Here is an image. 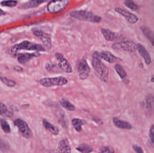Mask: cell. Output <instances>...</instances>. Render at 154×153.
Segmentation results:
<instances>
[{"label":"cell","instance_id":"1","mask_svg":"<svg viewBox=\"0 0 154 153\" xmlns=\"http://www.w3.org/2000/svg\"><path fill=\"white\" fill-rule=\"evenodd\" d=\"M92 65L99 80L103 82H107L109 79V71L108 67L101 61L99 52L97 51H95L92 54Z\"/></svg>","mask_w":154,"mask_h":153},{"label":"cell","instance_id":"2","mask_svg":"<svg viewBox=\"0 0 154 153\" xmlns=\"http://www.w3.org/2000/svg\"><path fill=\"white\" fill-rule=\"evenodd\" d=\"M69 15L79 20L84 21L93 23H99L101 21V17L91 12L86 10H78L71 12Z\"/></svg>","mask_w":154,"mask_h":153},{"label":"cell","instance_id":"3","mask_svg":"<svg viewBox=\"0 0 154 153\" xmlns=\"http://www.w3.org/2000/svg\"><path fill=\"white\" fill-rule=\"evenodd\" d=\"M21 50L36 51L37 52H44L45 49L42 45L36 44L28 40H25L20 44L14 45L10 48L11 52H16Z\"/></svg>","mask_w":154,"mask_h":153},{"label":"cell","instance_id":"4","mask_svg":"<svg viewBox=\"0 0 154 153\" xmlns=\"http://www.w3.org/2000/svg\"><path fill=\"white\" fill-rule=\"evenodd\" d=\"M40 84L45 87H50L53 86H64L67 84L68 80L62 76L54 77H47L40 79Z\"/></svg>","mask_w":154,"mask_h":153},{"label":"cell","instance_id":"5","mask_svg":"<svg viewBox=\"0 0 154 153\" xmlns=\"http://www.w3.org/2000/svg\"><path fill=\"white\" fill-rule=\"evenodd\" d=\"M69 1H51L49 2L47 5L48 11L51 13H57L63 11L68 6Z\"/></svg>","mask_w":154,"mask_h":153},{"label":"cell","instance_id":"6","mask_svg":"<svg viewBox=\"0 0 154 153\" xmlns=\"http://www.w3.org/2000/svg\"><path fill=\"white\" fill-rule=\"evenodd\" d=\"M51 105H48L51 106L54 109V113L55 116L60 125L64 128H68L69 127V121L63 110L61 109L57 103H54Z\"/></svg>","mask_w":154,"mask_h":153},{"label":"cell","instance_id":"7","mask_svg":"<svg viewBox=\"0 0 154 153\" xmlns=\"http://www.w3.org/2000/svg\"><path fill=\"white\" fill-rule=\"evenodd\" d=\"M112 48L116 50H122L128 52H135L137 49V45L132 40H123L112 44Z\"/></svg>","mask_w":154,"mask_h":153},{"label":"cell","instance_id":"8","mask_svg":"<svg viewBox=\"0 0 154 153\" xmlns=\"http://www.w3.org/2000/svg\"><path fill=\"white\" fill-rule=\"evenodd\" d=\"M14 124L17 127L22 135L25 138L29 139L32 136V133L30 128L26 122L21 119H17L14 121Z\"/></svg>","mask_w":154,"mask_h":153},{"label":"cell","instance_id":"9","mask_svg":"<svg viewBox=\"0 0 154 153\" xmlns=\"http://www.w3.org/2000/svg\"><path fill=\"white\" fill-rule=\"evenodd\" d=\"M77 71L79 72V77L81 80H85L89 77L91 69L85 59L80 60L77 65Z\"/></svg>","mask_w":154,"mask_h":153},{"label":"cell","instance_id":"10","mask_svg":"<svg viewBox=\"0 0 154 153\" xmlns=\"http://www.w3.org/2000/svg\"><path fill=\"white\" fill-rule=\"evenodd\" d=\"M55 57L58 62V66L60 70L66 73H71L72 72V67L71 64L64 57L62 54L60 53H56Z\"/></svg>","mask_w":154,"mask_h":153},{"label":"cell","instance_id":"11","mask_svg":"<svg viewBox=\"0 0 154 153\" xmlns=\"http://www.w3.org/2000/svg\"><path fill=\"white\" fill-rule=\"evenodd\" d=\"M33 34L42 40L44 46L48 49L52 47L51 37L48 33H45L42 31L36 30L33 31Z\"/></svg>","mask_w":154,"mask_h":153},{"label":"cell","instance_id":"12","mask_svg":"<svg viewBox=\"0 0 154 153\" xmlns=\"http://www.w3.org/2000/svg\"><path fill=\"white\" fill-rule=\"evenodd\" d=\"M115 11L125 18L130 24H135L138 22V18L136 15L124 9L119 7H116L115 9Z\"/></svg>","mask_w":154,"mask_h":153},{"label":"cell","instance_id":"13","mask_svg":"<svg viewBox=\"0 0 154 153\" xmlns=\"http://www.w3.org/2000/svg\"><path fill=\"white\" fill-rule=\"evenodd\" d=\"M99 56L100 59H103L109 63H117V62L122 61V59L121 58L116 56L111 52H109V51H101L100 53H99Z\"/></svg>","mask_w":154,"mask_h":153},{"label":"cell","instance_id":"14","mask_svg":"<svg viewBox=\"0 0 154 153\" xmlns=\"http://www.w3.org/2000/svg\"><path fill=\"white\" fill-rule=\"evenodd\" d=\"M101 32L104 38L107 41H115L120 39L122 37L120 34L113 32L108 29L101 28Z\"/></svg>","mask_w":154,"mask_h":153},{"label":"cell","instance_id":"15","mask_svg":"<svg viewBox=\"0 0 154 153\" xmlns=\"http://www.w3.org/2000/svg\"><path fill=\"white\" fill-rule=\"evenodd\" d=\"M40 54L39 53H21L17 56V60L20 64H24L34 58L38 57Z\"/></svg>","mask_w":154,"mask_h":153},{"label":"cell","instance_id":"16","mask_svg":"<svg viewBox=\"0 0 154 153\" xmlns=\"http://www.w3.org/2000/svg\"><path fill=\"white\" fill-rule=\"evenodd\" d=\"M137 49L140 54L143 57L147 65H150L152 63V59L149 53L145 48L140 44H137Z\"/></svg>","mask_w":154,"mask_h":153},{"label":"cell","instance_id":"17","mask_svg":"<svg viewBox=\"0 0 154 153\" xmlns=\"http://www.w3.org/2000/svg\"><path fill=\"white\" fill-rule=\"evenodd\" d=\"M58 153H71V148L67 139L60 141L58 145Z\"/></svg>","mask_w":154,"mask_h":153},{"label":"cell","instance_id":"18","mask_svg":"<svg viewBox=\"0 0 154 153\" xmlns=\"http://www.w3.org/2000/svg\"><path fill=\"white\" fill-rule=\"evenodd\" d=\"M113 122L116 127L120 129H131L132 128V125L130 123L121 120L117 117L113 118Z\"/></svg>","mask_w":154,"mask_h":153},{"label":"cell","instance_id":"19","mask_svg":"<svg viewBox=\"0 0 154 153\" xmlns=\"http://www.w3.org/2000/svg\"><path fill=\"white\" fill-rule=\"evenodd\" d=\"M45 2H46V1H30L22 4L19 7V8L21 10H26V9L36 8Z\"/></svg>","mask_w":154,"mask_h":153},{"label":"cell","instance_id":"20","mask_svg":"<svg viewBox=\"0 0 154 153\" xmlns=\"http://www.w3.org/2000/svg\"><path fill=\"white\" fill-rule=\"evenodd\" d=\"M42 124L43 126L46 130L50 132L54 135H57L59 134V129L56 126L52 125L46 119H43L42 120Z\"/></svg>","mask_w":154,"mask_h":153},{"label":"cell","instance_id":"21","mask_svg":"<svg viewBox=\"0 0 154 153\" xmlns=\"http://www.w3.org/2000/svg\"><path fill=\"white\" fill-rule=\"evenodd\" d=\"M87 124V121L84 119L75 118L72 119V124L75 130L78 132L81 131L82 126Z\"/></svg>","mask_w":154,"mask_h":153},{"label":"cell","instance_id":"22","mask_svg":"<svg viewBox=\"0 0 154 153\" xmlns=\"http://www.w3.org/2000/svg\"><path fill=\"white\" fill-rule=\"evenodd\" d=\"M141 29L144 35L152 43L154 42V33L149 28L145 26H142Z\"/></svg>","mask_w":154,"mask_h":153},{"label":"cell","instance_id":"23","mask_svg":"<svg viewBox=\"0 0 154 153\" xmlns=\"http://www.w3.org/2000/svg\"><path fill=\"white\" fill-rule=\"evenodd\" d=\"M60 103L63 107L69 111H74L75 107L69 101L65 99H62L60 101Z\"/></svg>","mask_w":154,"mask_h":153},{"label":"cell","instance_id":"24","mask_svg":"<svg viewBox=\"0 0 154 153\" xmlns=\"http://www.w3.org/2000/svg\"><path fill=\"white\" fill-rule=\"evenodd\" d=\"M0 115L2 116L11 117L13 116V113L8 110L4 103L0 102Z\"/></svg>","mask_w":154,"mask_h":153},{"label":"cell","instance_id":"25","mask_svg":"<svg viewBox=\"0 0 154 153\" xmlns=\"http://www.w3.org/2000/svg\"><path fill=\"white\" fill-rule=\"evenodd\" d=\"M76 149L81 153H91L93 151V148L91 146L84 143L79 145Z\"/></svg>","mask_w":154,"mask_h":153},{"label":"cell","instance_id":"26","mask_svg":"<svg viewBox=\"0 0 154 153\" xmlns=\"http://www.w3.org/2000/svg\"><path fill=\"white\" fill-rule=\"evenodd\" d=\"M114 67H115L116 72L121 79H124L127 77V74L126 72H125V69L121 65L119 64H116L115 65Z\"/></svg>","mask_w":154,"mask_h":153},{"label":"cell","instance_id":"27","mask_svg":"<svg viewBox=\"0 0 154 153\" xmlns=\"http://www.w3.org/2000/svg\"><path fill=\"white\" fill-rule=\"evenodd\" d=\"M0 80L5 85L9 87H11V88L15 87L16 84V83L15 81L10 80L8 78H6L5 76H2V75H0Z\"/></svg>","mask_w":154,"mask_h":153},{"label":"cell","instance_id":"28","mask_svg":"<svg viewBox=\"0 0 154 153\" xmlns=\"http://www.w3.org/2000/svg\"><path fill=\"white\" fill-rule=\"evenodd\" d=\"M0 125L3 131L6 133L9 134L11 132V128L7 121L4 119H0Z\"/></svg>","mask_w":154,"mask_h":153},{"label":"cell","instance_id":"29","mask_svg":"<svg viewBox=\"0 0 154 153\" xmlns=\"http://www.w3.org/2000/svg\"><path fill=\"white\" fill-rule=\"evenodd\" d=\"M10 145L7 142L0 138V150L3 152H7L10 150Z\"/></svg>","mask_w":154,"mask_h":153},{"label":"cell","instance_id":"30","mask_svg":"<svg viewBox=\"0 0 154 153\" xmlns=\"http://www.w3.org/2000/svg\"><path fill=\"white\" fill-rule=\"evenodd\" d=\"M125 4L128 8L134 11H137L139 9L138 5L131 0H126L125 1Z\"/></svg>","mask_w":154,"mask_h":153},{"label":"cell","instance_id":"31","mask_svg":"<svg viewBox=\"0 0 154 153\" xmlns=\"http://www.w3.org/2000/svg\"><path fill=\"white\" fill-rule=\"evenodd\" d=\"M0 4L2 6L4 7H9L12 8L15 7L18 4L17 1H2Z\"/></svg>","mask_w":154,"mask_h":153},{"label":"cell","instance_id":"32","mask_svg":"<svg viewBox=\"0 0 154 153\" xmlns=\"http://www.w3.org/2000/svg\"><path fill=\"white\" fill-rule=\"evenodd\" d=\"M146 104L149 108H152L154 107V95L150 94L147 95L146 98Z\"/></svg>","mask_w":154,"mask_h":153},{"label":"cell","instance_id":"33","mask_svg":"<svg viewBox=\"0 0 154 153\" xmlns=\"http://www.w3.org/2000/svg\"><path fill=\"white\" fill-rule=\"evenodd\" d=\"M57 65V63L53 62H48L45 65V68L48 72H51L55 69Z\"/></svg>","mask_w":154,"mask_h":153},{"label":"cell","instance_id":"34","mask_svg":"<svg viewBox=\"0 0 154 153\" xmlns=\"http://www.w3.org/2000/svg\"><path fill=\"white\" fill-rule=\"evenodd\" d=\"M101 153H115L114 149L110 146H105L101 149Z\"/></svg>","mask_w":154,"mask_h":153},{"label":"cell","instance_id":"35","mask_svg":"<svg viewBox=\"0 0 154 153\" xmlns=\"http://www.w3.org/2000/svg\"><path fill=\"white\" fill-rule=\"evenodd\" d=\"M133 148L136 153H144L142 147L137 145H133Z\"/></svg>","mask_w":154,"mask_h":153},{"label":"cell","instance_id":"36","mask_svg":"<svg viewBox=\"0 0 154 153\" xmlns=\"http://www.w3.org/2000/svg\"><path fill=\"white\" fill-rule=\"evenodd\" d=\"M13 69L14 71L17 72H22L23 71V69L22 67H21V66H14V67Z\"/></svg>","mask_w":154,"mask_h":153},{"label":"cell","instance_id":"37","mask_svg":"<svg viewBox=\"0 0 154 153\" xmlns=\"http://www.w3.org/2000/svg\"><path fill=\"white\" fill-rule=\"evenodd\" d=\"M149 136H150V139H151V141L154 144V134H151L150 133L149 134Z\"/></svg>","mask_w":154,"mask_h":153},{"label":"cell","instance_id":"38","mask_svg":"<svg viewBox=\"0 0 154 153\" xmlns=\"http://www.w3.org/2000/svg\"><path fill=\"white\" fill-rule=\"evenodd\" d=\"M6 13L5 12L0 9V16H5V15H6Z\"/></svg>","mask_w":154,"mask_h":153},{"label":"cell","instance_id":"39","mask_svg":"<svg viewBox=\"0 0 154 153\" xmlns=\"http://www.w3.org/2000/svg\"><path fill=\"white\" fill-rule=\"evenodd\" d=\"M150 133L154 134V125H152L150 128Z\"/></svg>","mask_w":154,"mask_h":153},{"label":"cell","instance_id":"40","mask_svg":"<svg viewBox=\"0 0 154 153\" xmlns=\"http://www.w3.org/2000/svg\"><path fill=\"white\" fill-rule=\"evenodd\" d=\"M151 81L152 82L154 83V75L152 76V78H151Z\"/></svg>","mask_w":154,"mask_h":153},{"label":"cell","instance_id":"41","mask_svg":"<svg viewBox=\"0 0 154 153\" xmlns=\"http://www.w3.org/2000/svg\"><path fill=\"white\" fill-rule=\"evenodd\" d=\"M152 45L153 46H154V42H152Z\"/></svg>","mask_w":154,"mask_h":153}]
</instances>
